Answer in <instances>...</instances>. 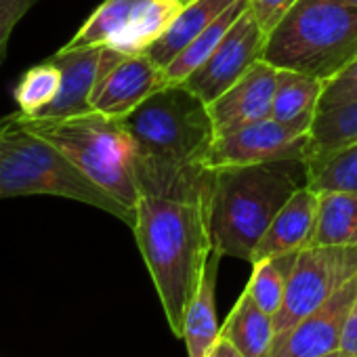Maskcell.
Returning <instances> with one entry per match:
<instances>
[{
  "mask_svg": "<svg viewBox=\"0 0 357 357\" xmlns=\"http://www.w3.org/2000/svg\"><path fill=\"white\" fill-rule=\"evenodd\" d=\"M120 120L135 143L141 194L211 204L217 170L208 166V151L217 132L198 95L185 84H170Z\"/></svg>",
  "mask_w": 357,
  "mask_h": 357,
  "instance_id": "6da1fadb",
  "label": "cell"
},
{
  "mask_svg": "<svg viewBox=\"0 0 357 357\" xmlns=\"http://www.w3.org/2000/svg\"><path fill=\"white\" fill-rule=\"evenodd\" d=\"M135 242L160 296L170 332L181 338L185 313L213 255L208 206L141 194Z\"/></svg>",
  "mask_w": 357,
  "mask_h": 357,
  "instance_id": "7a4b0ae2",
  "label": "cell"
},
{
  "mask_svg": "<svg viewBox=\"0 0 357 357\" xmlns=\"http://www.w3.org/2000/svg\"><path fill=\"white\" fill-rule=\"evenodd\" d=\"M290 162L225 166L215 174L208 223L213 250L250 263L280 208L305 183L286 170Z\"/></svg>",
  "mask_w": 357,
  "mask_h": 357,
  "instance_id": "3957f363",
  "label": "cell"
},
{
  "mask_svg": "<svg viewBox=\"0 0 357 357\" xmlns=\"http://www.w3.org/2000/svg\"><path fill=\"white\" fill-rule=\"evenodd\" d=\"M57 196L99 208L132 227L137 213L101 190L53 143L32 132L22 114L0 120V200Z\"/></svg>",
  "mask_w": 357,
  "mask_h": 357,
  "instance_id": "277c9868",
  "label": "cell"
},
{
  "mask_svg": "<svg viewBox=\"0 0 357 357\" xmlns=\"http://www.w3.org/2000/svg\"><path fill=\"white\" fill-rule=\"evenodd\" d=\"M357 57V7L347 0H298L265 40L263 59L330 80Z\"/></svg>",
  "mask_w": 357,
  "mask_h": 357,
  "instance_id": "5b68a950",
  "label": "cell"
},
{
  "mask_svg": "<svg viewBox=\"0 0 357 357\" xmlns=\"http://www.w3.org/2000/svg\"><path fill=\"white\" fill-rule=\"evenodd\" d=\"M22 120L32 132L68 155L91 181L114 196L120 204L130 211L137 208L141 192L135 170V143L120 118L89 109L66 118H36L22 114Z\"/></svg>",
  "mask_w": 357,
  "mask_h": 357,
  "instance_id": "8992f818",
  "label": "cell"
},
{
  "mask_svg": "<svg viewBox=\"0 0 357 357\" xmlns=\"http://www.w3.org/2000/svg\"><path fill=\"white\" fill-rule=\"evenodd\" d=\"M181 7L183 0H103L63 47L145 53L168 30Z\"/></svg>",
  "mask_w": 357,
  "mask_h": 357,
  "instance_id": "52a82bcc",
  "label": "cell"
},
{
  "mask_svg": "<svg viewBox=\"0 0 357 357\" xmlns=\"http://www.w3.org/2000/svg\"><path fill=\"white\" fill-rule=\"evenodd\" d=\"M357 275L355 246H307L292 267L284 303L273 315L275 340L284 338L292 326L315 311L349 280Z\"/></svg>",
  "mask_w": 357,
  "mask_h": 357,
  "instance_id": "ba28073f",
  "label": "cell"
},
{
  "mask_svg": "<svg viewBox=\"0 0 357 357\" xmlns=\"http://www.w3.org/2000/svg\"><path fill=\"white\" fill-rule=\"evenodd\" d=\"M309 130L265 118L234 132L215 137L208 151L213 170L225 166H252L275 162H303L309 149Z\"/></svg>",
  "mask_w": 357,
  "mask_h": 357,
  "instance_id": "9c48e42d",
  "label": "cell"
},
{
  "mask_svg": "<svg viewBox=\"0 0 357 357\" xmlns=\"http://www.w3.org/2000/svg\"><path fill=\"white\" fill-rule=\"evenodd\" d=\"M267 36L259 28L250 9L231 26L227 36L221 40L217 51L192 74L185 84L206 105L219 99L229 86H234L257 61L263 59Z\"/></svg>",
  "mask_w": 357,
  "mask_h": 357,
  "instance_id": "30bf717a",
  "label": "cell"
},
{
  "mask_svg": "<svg viewBox=\"0 0 357 357\" xmlns=\"http://www.w3.org/2000/svg\"><path fill=\"white\" fill-rule=\"evenodd\" d=\"M118 53L107 47H61L49 57L61 72V84L55 99L36 118H66L84 114L91 109V95L99 78L120 59Z\"/></svg>",
  "mask_w": 357,
  "mask_h": 357,
  "instance_id": "8fae6325",
  "label": "cell"
},
{
  "mask_svg": "<svg viewBox=\"0 0 357 357\" xmlns=\"http://www.w3.org/2000/svg\"><path fill=\"white\" fill-rule=\"evenodd\" d=\"M164 86V68L147 53L124 55L99 78L91 95V109L124 118Z\"/></svg>",
  "mask_w": 357,
  "mask_h": 357,
  "instance_id": "7c38bea8",
  "label": "cell"
},
{
  "mask_svg": "<svg viewBox=\"0 0 357 357\" xmlns=\"http://www.w3.org/2000/svg\"><path fill=\"white\" fill-rule=\"evenodd\" d=\"M357 298V275L336 294L303 317L273 344L271 357H319L338 349L347 315Z\"/></svg>",
  "mask_w": 357,
  "mask_h": 357,
  "instance_id": "4fadbf2b",
  "label": "cell"
},
{
  "mask_svg": "<svg viewBox=\"0 0 357 357\" xmlns=\"http://www.w3.org/2000/svg\"><path fill=\"white\" fill-rule=\"evenodd\" d=\"M275 86L278 68L265 59L257 61L234 86L208 105L217 137L271 118Z\"/></svg>",
  "mask_w": 357,
  "mask_h": 357,
  "instance_id": "5bb4252c",
  "label": "cell"
},
{
  "mask_svg": "<svg viewBox=\"0 0 357 357\" xmlns=\"http://www.w3.org/2000/svg\"><path fill=\"white\" fill-rule=\"evenodd\" d=\"M317 206L319 194L307 185H301L271 221L269 229L265 231L252 255L250 265L271 257L301 252L303 248H307L315 231Z\"/></svg>",
  "mask_w": 357,
  "mask_h": 357,
  "instance_id": "9a60e30c",
  "label": "cell"
},
{
  "mask_svg": "<svg viewBox=\"0 0 357 357\" xmlns=\"http://www.w3.org/2000/svg\"><path fill=\"white\" fill-rule=\"evenodd\" d=\"M221 255L213 250L200 288L185 313V324H183V342L188 347V357H208L213 351L215 342L221 336V326L217 321V275H219V263Z\"/></svg>",
  "mask_w": 357,
  "mask_h": 357,
  "instance_id": "2e32d148",
  "label": "cell"
},
{
  "mask_svg": "<svg viewBox=\"0 0 357 357\" xmlns=\"http://www.w3.org/2000/svg\"><path fill=\"white\" fill-rule=\"evenodd\" d=\"M238 0H183L168 30L145 51L158 66L166 68L198 34H202L225 9Z\"/></svg>",
  "mask_w": 357,
  "mask_h": 357,
  "instance_id": "e0dca14e",
  "label": "cell"
},
{
  "mask_svg": "<svg viewBox=\"0 0 357 357\" xmlns=\"http://www.w3.org/2000/svg\"><path fill=\"white\" fill-rule=\"evenodd\" d=\"M324 84V80L294 70H278L271 118L311 132L315 116L319 114Z\"/></svg>",
  "mask_w": 357,
  "mask_h": 357,
  "instance_id": "ac0fdd59",
  "label": "cell"
},
{
  "mask_svg": "<svg viewBox=\"0 0 357 357\" xmlns=\"http://www.w3.org/2000/svg\"><path fill=\"white\" fill-rule=\"evenodd\" d=\"M221 336L244 357H271L275 340L273 317L265 313L244 290L221 326Z\"/></svg>",
  "mask_w": 357,
  "mask_h": 357,
  "instance_id": "d6986e66",
  "label": "cell"
},
{
  "mask_svg": "<svg viewBox=\"0 0 357 357\" xmlns=\"http://www.w3.org/2000/svg\"><path fill=\"white\" fill-rule=\"evenodd\" d=\"M305 185L317 194L340 192L357 196V141L303 160Z\"/></svg>",
  "mask_w": 357,
  "mask_h": 357,
  "instance_id": "ffe728a7",
  "label": "cell"
},
{
  "mask_svg": "<svg viewBox=\"0 0 357 357\" xmlns=\"http://www.w3.org/2000/svg\"><path fill=\"white\" fill-rule=\"evenodd\" d=\"M248 9V0H238L229 9H225L202 34H198L181 53H178L166 68H164V80L166 86L181 84L192 76L221 45V40L227 36L231 26L242 17V13Z\"/></svg>",
  "mask_w": 357,
  "mask_h": 357,
  "instance_id": "44dd1931",
  "label": "cell"
},
{
  "mask_svg": "<svg viewBox=\"0 0 357 357\" xmlns=\"http://www.w3.org/2000/svg\"><path fill=\"white\" fill-rule=\"evenodd\" d=\"M309 246H355L357 248V196L328 192L319 194L317 223Z\"/></svg>",
  "mask_w": 357,
  "mask_h": 357,
  "instance_id": "7402d4cb",
  "label": "cell"
},
{
  "mask_svg": "<svg viewBox=\"0 0 357 357\" xmlns=\"http://www.w3.org/2000/svg\"><path fill=\"white\" fill-rule=\"evenodd\" d=\"M296 257L298 252H290V255H280V257L252 263V273H250L246 292L271 317L280 311L284 303V294H286Z\"/></svg>",
  "mask_w": 357,
  "mask_h": 357,
  "instance_id": "603a6c76",
  "label": "cell"
},
{
  "mask_svg": "<svg viewBox=\"0 0 357 357\" xmlns=\"http://www.w3.org/2000/svg\"><path fill=\"white\" fill-rule=\"evenodd\" d=\"M353 141H357V101L319 112L315 116L305 158L336 149Z\"/></svg>",
  "mask_w": 357,
  "mask_h": 357,
  "instance_id": "cb8c5ba5",
  "label": "cell"
},
{
  "mask_svg": "<svg viewBox=\"0 0 357 357\" xmlns=\"http://www.w3.org/2000/svg\"><path fill=\"white\" fill-rule=\"evenodd\" d=\"M59 84H61V72L51 59L26 70L13 91L20 112L24 116L40 114L55 99Z\"/></svg>",
  "mask_w": 357,
  "mask_h": 357,
  "instance_id": "d4e9b609",
  "label": "cell"
},
{
  "mask_svg": "<svg viewBox=\"0 0 357 357\" xmlns=\"http://www.w3.org/2000/svg\"><path fill=\"white\" fill-rule=\"evenodd\" d=\"M355 101H357V57L336 76L326 80L319 101V112L334 109Z\"/></svg>",
  "mask_w": 357,
  "mask_h": 357,
  "instance_id": "484cf974",
  "label": "cell"
},
{
  "mask_svg": "<svg viewBox=\"0 0 357 357\" xmlns=\"http://www.w3.org/2000/svg\"><path fill=\"white\" fill-rule=\"evenodd\" d=\"M36 3L38 0H0V55H7L13 30Z\"/></svg>",
  "mask_w": 357,
  "mask_h": 357,
  "instance_id": "4316f807",
  "label": "cell"
},
{
  "mask_svg": "<svg viewBox=\"0 0 357 357\" xmlns=\"http://www.w3.org/2000/svg\"><path fill=\"white\" fill-rule=\"evenodd\" d=\"M298 3V0H248V9L255 15L265 36L282 22V17Z\"/></svg>",
  "mask_w": 357,
  "mask_h": 357,
  "instance_id": "83f0119b",
  "label": "cell"
},
{
  "mask_svg": "<svg viewBox=\"0 0 357 357\" xmlns=\"http://www.w3.org/2000/svg\"><path fill=\"white\" fill-rule=\"evenodd\" d=\"M340 349L349 351V353H357V298L351 305V311L347 315L344 328H342V336H340Z\"/></svg>",
  "mask_w": 357,
  "mask_h": 357,
  "instance_id": "f1b7e54d",
  "label": "cell"
},
{
  "mask_svg": "<svg viewBox=\"0 0 357 357\" xmlns=\"http://www.w3.org/2000/svg\"><path fill=\"white\" fill-rule=\"evenodd\" d=\"M208 357H244V355L229 340H225L223 336H219V340L215 342V347L208 353Z\"/></svg>",
  "mask_w": 357,
  "mask_h": 357,
  "instance_id": "f546056e",
  "label": "cell"
},
{
  "mask_svg": "<svg viewBox=\"0 0 357 357\" xmlns=\"http://www.w3.org/2000/svg\"><path fill=\"white\" fill-rule=\"evenodd\" d=\"M319 357H357V353H349V351H344V349H334V351H330V353H324V355H319Z\"/></svg>",
  "mask_w": 357,
  "mask_h": 357,
  "instance_id": "4dcf8cb0",
  "label": "cell"
},
{
  "mask_svg": "<svg viewBox=\"0 0 357 357\" xmlns=\"http://www.w3.org/2000/svg\"><path fill=\"white\" fill-rule=\"evenodd\" d=\"M347 3H351V5H355V7H357V0H347Z\"/></svg>",
  "mask_w": 357,
  "mask_h": 357,
  "instance_id": "1f68e13d",
  "label": "cell"
},
{
  "mask_svg": "<svg viewBox=\"0 0 357 357\" xmlns=\"http://www.w3.org/2000/svg\"><path fill=\"white\" fill-rule=\"evenodd\" d=\"M5 57H7V55H0V63H3V61H5Z\"/></svg>",
  "mask_w": 357,
  "mask_h": 357,
  "instance_id": "d6a6232c",
  "label": "cell"
}]
</instances>
